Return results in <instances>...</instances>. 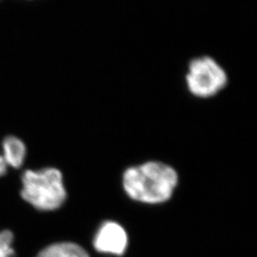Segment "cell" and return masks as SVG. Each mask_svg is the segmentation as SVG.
<instances>
[{
  "label": "cell",
  "mask_w": 257,
  "mask_h": 257,
  "mask_svg": "<svg viewBox=\"0 0 257 257\" xmlns=\"http://www.w3.org/2000/svg\"><path fill=\"white\" fill-rule=\"evenodd\" d=\"M92 244L98 252L120 256L128 248V233L118 223L106 221L98 228Z\"/></svg>",
  "instance_id": "4"
},
{
  "label": "cell",
  "mask_w": 257,
  "mask_h": 257,
  "mask_svg": "<svg viewBox=\"0 0 257 257\" xmlns=\"http://www.w3.org/2000/svg\"><path fill=\"white\" fill-rule=\"evenodd\" d=\"M2 156L7 166L19 169L23 165L26 157V145L24 142L16 137H8L2 143Z\"/></svg>",
  "instance_id": "5"
},
{
  "label": "cell",
  "mask_w": 257,
  "mask_h": 257,
  "mask_svg": "<svg viewBox=\"0 0 257 257\" xmlns=\"http://www.w3.org/2000/svg\"><path fill=\"white\" fill-rule=\"evenodd\" d=\"M14 233L9 230L0 231V257H16L15 249L12 248Z\"/></svg>",
  "instance_id": "7"
},
{
  "label": "cell",
  "mask_w": 257,
  "mask_h": 257,
  "mask_svg": "<svg viewBox=\"0 0 257 257\" xmlns=\"http://www.w3.org/2000/svg\"><path fill=\"white\" fill-rule=\"evenodd\" d=\"M7 168L8 166L6 164L3 156H0V177L7 173Z\"/></svg>",
  "instance_id": "8"
},
{
  "label": "cell",
  "mask_w": 257,
  "mask_h": 257,
  "mask_svg": "<svg viewBox=\"0 0 257 257\" xmlns=\"http://www.w3.org/2000/svg\"><path fill=\"white\" fill-rule=\"evenodd\" d=\"M36 257H90V254L74 242H57L40 250Z\"/></svg>",
  "instance_id": "6"
},
{
  "label": "cell",
  "mask_w": 257,
  "mask_h": 257,
  "mask_svg": "<svg viewBox=\"0 0 257 257\" xmlns=\"http://www.w3.org/2000/svg\"><path fill=\"white\" fill-rule=\"evenodd\" d=\"M130 198L145 204H161L170 200L178 184V174L173 167L158 161H149L128 168L122 178Z\"/></svg>",
  "instance_id": "1"
},
{
  "label": "cell",
  "mask_w": 257,
  "mask_h": 257,
  "mask_svg": "<svg viewBox=\"0 0 257 257\" xmlns=\"http://www.w3.org/2000/svg\"><path fill=\"white\" fill-rule=\"evenodd\" d=\"M229 76L224 67L210 55L192 59L185 74L188 92L198 99L218 95L228 85Z\"/></svg>",
  "instance_id": "3"
},
{
  "label": "cell",
  "mask_w": 257,
  "mask_h": 257,
  "mask_svg": "<svg viewBox=\"0 0 257 257\" xmlns=\"http://www.w3.org/2000/svg\"><path fill=\"white\" fill-rule=\"evenodd\" d=\"M21 196L39 211L59 209L67 199L62 173L55 168L28 170L22 175Z\"/></svg>",
  "instance_id": "2"
}]
</instances>
